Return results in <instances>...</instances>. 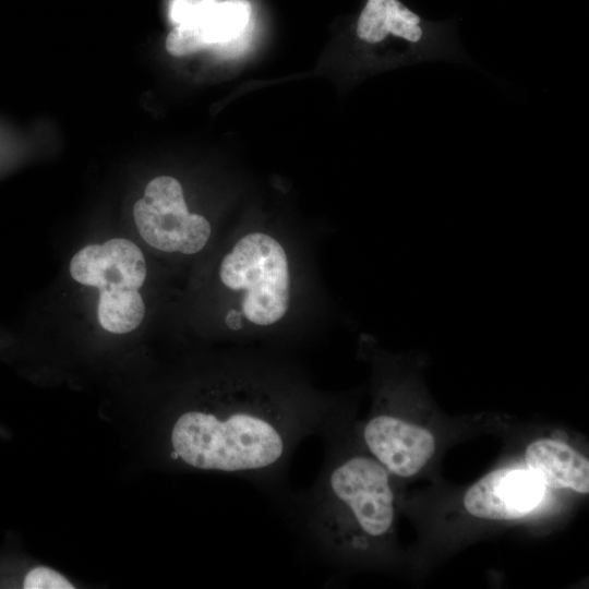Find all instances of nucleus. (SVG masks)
Segmentation results:
<instances>
[{
  "label": "nucleus",
  "mask_w": 589,
  "mask_h": 589,
  "mask_svg": "<svg viewBox=\"0 0 589 589\" xmlns=\"http://www.w3.org/2000/svg\"><path fill=\"white\" fill-rule=\"evenodd\" d=\"M339 410L305 387L231 369L173 417L168 455L172 462L247 481L281 510L293 492L288 471L296 449L341 422Z\"/></svg>",
  "instance_id": "1"
},
{
  "label": "nucleus",
  "mask_w": 589,
  "mask_h": 589,
  "mask_svg": "<svg viewBox=\"0 0 589 589\" xmlns=\"http://www.w3.org/2000/svg\"><path fill=\"white\" fill-rule=\"evenodd\" d=\"M341 428L321 436L326 450L315 481L280 510L306 552L328 566L382 553L396 518L394 477L366 449L350 450Z\"/></svg>",
  "instance_id": "2"
},
{
  "label": "nucleus",
  "mask_w": 589,
  "mask_h": 589,
  "mask_svg": "<svg viewBox=\"0 0 589 589\" xmlns=\"http://www.w3.org/2000/svg\"><path fill=\"white\" fill-rule=\"evenodd\" d=\"M223 284L244 291L242 311L251 323L269 326L281 320L290 302V274L286 251L273 237L252 232L225 255L219 267Z\"/></svg>",
  "instance_id": "3"
},
{
  "label": "nucleus",
  "mask_w": 589,
  "mask_h": 589,
  "mask_svg": "<svg viewBox=\"0 0 589 589\" xmlns=\"http://www.w3.org/2000/svg\"><path fill=\"white\" fill-rule=\"evenodd\" d=\"M354 36L369 48L389 43L408 63L438 59L469 62L452 20H428L401 0H366L356 20Z\"/></svg>",
  "instance_id": "4"
},
{
  "label": "nucleus",
  "mask_w": 589,
  "mask_h": 589,
  "mask_svg": "<svg viewBox=\"0 0 589 589\" xmlns=\"http://www.w3.org/2000/svg\"><path fill=\"white\" fill-rule=\"evenodd\" d=\"M133 215L141 237L159 251L194 254L211 237L208 220L188 211L182 187L172 177L149 181L134 204Z\"/></svg>",
  "instance_id": "5"
},
{
  "label": "nucleus",
  "mask_w": 589,
  "mask_h": 589,
  "mask_svg": "<svg viewBox=\"0 0 589 589\" xmlns=\"http://www.w3.org/2000/svg\"><path fill=\"white\" fill-rule=\"evenodd\" d=\"M360 437L368 453L394 478L419 473L436 448L430 430L378 406L362 426Z\"/></svg>",
  "instance_id": "6"
},
{
  "label": "nucleus",
  "mask_w": 589,
  "mask_h": 589,
  "mask_svg": "<svg viewBox=\"0 0 589 589\" xmlns=\"http://www.w3.org/2000/svg\"><path fill=\"white\" fill-rule=\"evenodd\" d=\"M543 495L544 486L529 470L502 468L473 483L462 502L473 517L508 521L527 516Z\"/></svg>",
  "instance_id": "7"
},
{
  "label": "nucleus",
  "mask_w": 589,
  "mask_h": 589,
  "mask_svg": "<svg viewBox=\"0 0 589 589\" xmlns=\"http://www.w3.org/2000/svg\"><path fill=\"white\" fill-rule=\"evenodd\" d=\"M70 274L77 283L100 291L139 290L146 277V265L135 243L116 238L81 249L71 260Z\"/></svg>",
  "instance_id": "8"
},
{
  "label": "nucleus",
  "mask_w": 589,
  "mask_h": 589,
  "mask_svg": "<svg viewBox=\"0 0 589 589\" xmlns=\"http://www.w3.org/2000/svg\"><path fill=\"white\" fill-rule=\"evenodd\" d=\"M525 461L544 488L589 492V460L566 443L538 438L527 446Z\"/></svg>",
  "instance_id": "9"
},
{
  "label": "nucleus",
  "mask_w": 589,
  "mask_h": 589,
  "mask_svg": "<svg viewBox=\"0 0 589 589\" xmlns=\"http://www.w3.org/2000/svg\"><path fill=\"white\" fill-rule=\"evenodd\" d=\"M250 16L251 5L247 0H226L216 2L192 22L199 25L209 47L239 38L248 27Z\"/></svg>",
  "instance_id": "10"
},
{
  "label": "nucleus",
  "mask_w": 589,
  "mask_h": 589,
  "mask_svg": "<svg viewBox=\"0 0 589 589\" xmlns=\"http://www.w3.org/2000/svg\"><path fill=\"white\" fill-rule=\"evenodd\" d=\"M97 314L104 329L125 334L141 324L145 305L139 290H104L99 294Z\"/></svg>",
  "instance_id": "11"
},
{
  "label": "nucleus",
  "mask_w": 589,
  "mask_h": 589,
  "mask_svg": "<svg viewBox=\"0 0 589 589\" xmlns=\"http://www.w3.org/2000/svg\"><path fill=\"white\" fill-rule=\"evenodd\" d=\"M165 46L175 57L187 56L208 47L201 28L193 22L176 25L168 34Z\"/></svg>",
  "instance_id": "12"
},
{
  "label": "nucleus",
  "mask_w": 589,
  "mask_h": 589,
  "mask_svg": "<svg viewBox=\"0 0 589 589\" xmlns=\"http://www.w3.org/2000/svg\"><path fill=\"white\" fill-rule=\"evenodd\" d=\"M25 589H73L74 586L61 574L49 567H35L23 581Z\"/></svg>",
  "instance_id": "13"
},
{
  "label": "nucleus",
  "mask_w": 589,
  "mask_h": 589,
  "mask_svg": "<svg viewBox=\"0 0 589 589\" xmlns=\"http://www.w3.org/2000/svg\"><path fill=\"white\" fill-rule=\"evenodd\" d=\"M218 0H171L170 20L175 25L200 19Z\"/></svg>",
  "instance_id": "14"
},
{
  "label": "nucleus",
  "mask_w": 589,
  "mask_h": 589,
  "mask_svg": "<svg viewBox=\"0 0 589 589\" xmlns=\"http://www.w3.org/2000/svg\"><path fill=\"white\" fill-rule=\"evenodd\" d=\"M226 325L232 330H239L242 328L241 315L236 310H230L226 315Z\"/></svg>",
  "instance_id": "15"
}]
</instances>
